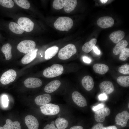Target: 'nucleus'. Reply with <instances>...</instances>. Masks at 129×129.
<instances>
[{
    "instance_id": "nucleus-18",
    "label": "nucleus",
    "mask_w": 129,
    "mask_h": 129,
    "mask_svg": "<svg viewBox=\"0 0 129 129\" xmlns=\"http://www.w3.org/2000/svg\"><path fill=\"white\" fill-rule=\"evenodd\" d=\"M124 32L121 30L114 31L109 35L110 39L114 43H117L120 41L124 37Z\"/></svg>"
},
{
    "instance_id": "nucleus-37",
    "label": "nucleus",
    "mask_w": 129,
    "mask_h": 129,
    "mask_svg": "<svg viewBox=\"0 0 129 129\" xmlns=\"http://www.w3.org/2000/svg\"><path fill=\"white\" fill-rule=\"evenodd\" d=\"M91 129H106V127L103 126L102 124L98 123L94 125Z\"/></svg>"
},
{
    "instance_id": "nucleus-40",
    "label": "nucleus",
    "mask_w": 129,
    "mask_h": 129,
    "mask_svg": "<svg viewBox=\"0 0 129 129\" xmlns=\"http://www.w3.org/2000/svg\"><path fill=\"white\" fill-rule=\"evenodd\" d=\"M83 60L85 63H90L91 61V59L86 56H84L83 57Z\"/></svg>"
},
{
    "instance_id": "nucleus-46",
    "label": "nucleus",
    "mask_w": 129,
    "mask_h": 129,
    "mask_svg": "<svg viewBox=\"0 0 129 129\" xmlns=\"http://www.w3.org/2000/svg\"><path fill=\"white\" fill-rule=\"evenodd\" d=\"M129 103H128V108H129Z\"/></svg>"
},
{
    "instance_id": "nucleus-32",
    "label": "nucleus",
    "mask_w": 129,
    "mask_h": 129,
    "mask_svg": "<svg viewBox=\"0 0 129 129\" xmlns=\"http://www.w3.org/2000/svg\"><path fill=\"white\" fill-rule=\"evenodd\" d=\"M129 57V48H125L120 53L119 59L121 60H126Z\"/></svg>"
},
{
    "instance_id": "nucleus-5",
    "label": "nucleus",
    "mask_w": 129,
    "mask_h": 129,
    "mask_svg": "<svg viewBox=\"0 0 129 129\" xmlns=\"http://www.w3.org/2000/svg\"><path fill=\"white\" fill-rule=\"evenodd\" d=\"M41 113L43 114L52 116L56 115L59 112L60 108L57 105L52 103H48L40 107Z\"/></svg>"
},
{
    "instance_id": "nucleus-13",
    "label": "nucleus",
    "mask_w": 129,
    "mask_h": 129,
    "mask_svg": "<svg viewBox=\"0 0 129 129\" xmlns=\"http://www.w3.org/2000/svg\"><path fill=\"white\" fill-rule=\"evenodd\" d=\"M42 83V81L40 79L34 77L27 78L24 82V85L26 87L33 88L40 86Z\"/></svg>"
},
{
    "instance_id": "nucleus-41",
    "label": "nucleus",
    "mask_w": 129,
    "mask_h": 129,
    "mask_svg": "<svg viewBox=\"0 0 129 129\" xmlns=\"http://www.w3.org/2000/svg\"><path fill=\"white\" fill-rule=\"evenodd\" d=\"M69 129H84L81 126H73L70 128Z\"/></svg>"
},
{
    "instance_id": "nucleus-9",
    "label": "nucleus",
    "mask_w": 129,
    "mask_h": 129,
    "mask_svg": "<svg viewBox=\"0 0 129 129\" xmlns=\"http://www.w3.org/2000/svg\"><path fill=\"white\" fill-rule=\"evenodd\" d=\"M111 113L110 109L107 107H104L97 111L94 114L95 120L98 122H102L105 120L106 116L109 115Z\"/></svg>"
},
{
    "instance_id": "nucleus-42",
    "label": "nucleus",
    "mask_w": 129,
    "mask_h": 129,
    "mask_svg": "<svg viewBox=\"0 0 129 129\" xmlns=\"http://www.w3.org/2000/svg\"><path fill=\"white\" fill-rule=\"evenodd\" d=\"M94 52L97 54H99L100 53V51L96 47H94L93 48Z\"/></svg>"
},
{
    "instance_id": "nucleus-19",
    "label": "nucleus",
    "mask_w": 129,
    "mask_h": 129,
    "mask_svg": "<svg viewBox=\"0 0 129 129\" xmlns=\"http://www.w3.org/2000/svg\"><path fill=\"white\" fill-rule=\"evenodd\" d=\"M38 50V49L36 48L27 53L22 59V63L24 64H26L32 61L36 57Z\"/></svg>"
},
{
    "instance_id": "nucleus-36",
    "label": "nucleus",
    "mask_w": 129,
    "mask_h": 129,
    "mask_svg": "<svg viewBox=\"0 0 129 129\" xmlns=\"http://www.w3.org/2000/svg\"><path fill=\"white\" fill-rule=\"evenodd\" d=\"M55 123L52 121L50 124H47L43 128V129H58L55 126Z\"/></svg>"
},
{
    "instance_id": "nucleus-31",
    "label": "nucleus",
    "mask_w": 129,
    "mask_h": 129,
    "mask_svg": "<svg viewBox=\"0 0 129 129\" xmlns=\"http://www.w3.org/2000/svg\"><path fill=\"white\" fill-rule=\"evenodd\" d=\"M66 1V0H54L53 3V6L56 9H60L64 7Z\"/></svg>"
},
{
    "instance_id": "nucleus-30",
    "label": "nucleus",
    "mask_w": 129,
    "mask_h": 129,
    "mask_svg": "<svg viewBox=\"0 0 129 129\" xmlns=\"http://www.w3.org/2000/svg\"><path fill=\"white\" fill-rule=\"evenodd\" d=\"M13 1L18 5L23 8L27 9L30 7V4L27 0H14Z\"/></svg>"
},
{
    "instance_id": "nucleus-2",
    "label": "nucleus",
    "mask_w": 129,
    "mask_h": 129,
    "mask_svg": "<svg viewBox=\"0 0 129 129\" xmlns=\"http://www.w3.org/2000/svg\"><path fill=\"white\" fill-rule=\"evenodd\" d=\"M64 71L63 67L60 64H55L45 69L43 74L45 77L52 78L61 75Z\"/></svg>"
},
{
    "instance_id": "nucleus-35",
    "label": "nucleus",
    "mask_w": 129,
    "mask_h": 129,
    "mask_svg": "<svg viewBox=\"0 0 129 129\" xmlns=\"http://www.w3.org/2000/svg\"><path fill=\"white\" fill-rule=\"evenodd\" d=\"M9 100L7 96L3 95L1 97V102L3 107L6 108L8 106Z\"/></svg>"
},
{
    "instance_id": "nucleus-38",
    "label": "nucleus",
    "mask_w": 129,
    "mask_h": 129,
    "mask_svg": "<svg viewBox=\"0 0 129 129\" xmlns=\"http://www.w3.org/2000/svg\"><path fill=\"white\" fill-rule=\"evenodd\" d=\"M104 104L103 103H101L98 104L97 105L93 106L92 108V109L94 111H97L104 107Z\"/></svg>"
},
{
    "instance_id": "nucleus-8",
    "label": "nucleus",
    "mask_w": 129,
    "mask_h": 129,
    "mask_svg": "<svg viewBox=\"0 0 129 129\" xmlns=\"http://www.w3.org/2000/svg\"><path fill=\"white\" fill-rule=\"evenodd\" d=\"M129 119V113L127 111H124L118 114L115 118L116 124L124 127L126 125Z\"/></svg>"
},
{
    "instance_id": "nucleus-24",
    "label": "nucleus",
    "mask_w": 129,
    "mask_h": 129,
    "mask_svg": "<svg viewBox=\"0 0 129 129\" xmlns=\"http://www.w3.org/2000/svg\"><path fill=\"white\" fill-rule=\"evenodd\" d=\"M97 42V39L94 38L86 42L82 47V51L86 53L89 52L95 47Z\"/></svg>"
},
{
    "instance_id": "nucleus-6",
    "label": "nucleus",
    "mask_w": 129,
    "mask_h": 129,
    "mask_svg": "<svg viewBox=\"0 0 129 129\" xmlns=\"http://www.w3.org/2000/svg\"><path fill=\"white\" fill-rule=\"evenodd\" d=\"M18 24L24 31L27 32H31L34 27L33 22L29 18L26 17H21L17 20Z\"/></svg>"
},
{
    "instance_id": "nucleus-34",
    "label": "nucleus",
    "mask_w": 129,
    "mask_h": 129,
    "mask_svg": "<svg viewBox=\"0 0 129 129\" xmlns=\"http://www.w3.org/2000/svg\"><path fill=\"white\" fill-rule=\"evenodd\" d=\"M118 70L120 73L124 74H129V65L127 64L123 65L119 68Z\"/></svg>"
},
{
    "instance_id": "nucleus-33",
    "label": "nucleus",
    "mask_w": 129,
    "mask_h": 129,
    "mask_svg": "<svg viewBox=\"0 0 129 129\" xmlns=\"http://www.w3.org/2000/svg\"><path fill=\"white\" fill-rule=\"evenodd\" d=\"M0 5L5 8H11L14 6V3L12 0H0Z\"/></svg>"
},
{
    "instance_id": "nucleus-26",
    "label": "nucleus",
    "mask_w": 129,
    "mask_h": 129,
    "mask_svg": "<svg viewBox=\"0 0 129 129\" xmlns=\"http://www.w3.org/2000/svg\"><path fill=\"white\" fill-rule=\"evenodd\" d=\"M9 27L10 30L14 33L18 34H22L24 30L18 24L15 22H11L9 25Z\"/></svg>"
},
{
    "instance_id": "nucleus-17",
    "label": "nucleus",
    "mask_w": 129,
    "mask_h": 129,
    "mask_svg": "<svg viewBox=\"0 0 129 129\" xmlns=\"http://www.w3.org/2000/svg\"><path fill=\"white\" fill-rule=\"evenodd\" d=\"M61 82L58 80H55L51 81L45 87V91L48 93H52L56 90L60 86Z\"/></svg>"
},
{
    "instance_id": "nucleus-7",
    "label": "nucleus",
    "mask_w": 129,
    "mask_h": 129,
    "mask_svg": "<svg viewBox=\"0 0 129 129\" xmlns=\"http://www.w3.org/2000/svg\"><path fill=\"white\" fill-rule=\"evenodd\" d=\"M16 71L13 69H10L4 72L2 75L0 81L3 85L8 84L14 81L16 77Z\"/></svg>"
},
{
    "instance_id": "nucleus-45",
    "label": "nucleus",
    "mask_w": 129,
    "mask_h": 129,
    "mask_svg": "<svg viewBox=\"0 0 129 129\" xmlns=\"http://www.w3.org/2000/svg\"><path fill=\"white\" fill-rule=\"evenodd\" d=\"M108 0H100V1L103 4H104L106 3L108 1Z\"/></svg>"
},
{
    "instance_id": "nucleus-44",
    "label": "nucleus",
    "mask_w": 129,
    "mask_h": 129,
    "mask_svg": "<svg viewBox=\"0 0 129 129\" xmlns=\"http://www.w3.org/2000/svg\"><path fill=\"white\" fill-rule=\"evenodd\" d=\"M0 129H8L7 125L5 124L3 126H0Z\"/></svg>"
},
{
    "instance_id": "nucleus-16",
    "label": "nucleus",
    "mask_w": 129,
    "mask_h": 129,
    "mask_svg": "<svg viewBox=\"0 0 129 129\" xmlns=\"http://www.w3.org/2000/svg\"><path fill=\"white\" fill-rule=\"evenodd\" d=\"M81 84L83 87L87 91L91 90L94 86V82L92 78L90 76H85L81 80Z\"/></svg>"
},
{
    "instance_id": "nucleus-25",
    "label": "nucleus",
    "mask_w": 129,
    "mask_h": 129,
    "mask_svg": "<svg viewBox=\"0 0 129 129\" xmlns=\"http://www.w3.org/2000/svg\"><path fill=\"white\" fill-rule=\"evenodd\" d=\"M11 46L8 43L3 45L1 48V51L5 54L6 60H10L11 58Z\"/></svg>"
},
{
    "instance_id": "nucleus-39",
    "label": "nucleus",
    "mask_w": 129,
    "mask_h": 129,
    "mask_svg": "<svg viewBox=\"0 0 129 129\" xmlns=\"http://www.w3.org/2000/svg\"><path fill=\"white\" fill-rule=\"evenodd\" d=\"M107 96L106 95L102 93L100 94L98 96V98L100 101H103L107 99Z\"/></svg>"
},
{
    "instance_id": "nucleus-4",
    "label": "nucleus",
    "mask_w": 129,
    "mask_h": 129,
    "mask_svg": "<svg viewBox=\"0 0 129 129\" xmlns=\"http://www.w3.org/2000/svg\"><path fill=\"white\" fill-rule=\"evenodd\" d=\"M36 43L32 40H26L22 41L18 44L17 48L21 53L27 54L35 49Z\"/></svg>"
},
{
    "instance_id": "nucleus-23",
    "label": "nucleus",
    "mask_w": 129,
    "mask_h": 129,
    "mask_svg": "<svg viewBox=\"0 0 129 129\" xmlns=\"http://www.w3.org/2000/svg\"><path fill=\"white\" fill-rule=\"evenodd\" d=\"M77 4V0H66L64 7V11L67 13L70 12L74 9Z\"/></svg>"
},
{
    "instance_id": "nucleus-21",
    "label": "nucleus",
    "mask_w": 129,
    "mask_h": 129,
    "mask_svg": "<svg viewBox=\"0 0 129 129\" xmlns=\"http://www.w3.org/2000/svg\"><path fill=\"white\" fill-rule=\"evenodd\" d=\"M128 42L125 40H122L117 44L113 49V52L115 55L119 54L122 50L126 48Z\"/></svg>"
},
{
    "instance_id": "nucleus-1",
    "label": "nucleus",
    "mask_w": 129,
    "mask_h": 129,
    "mask_svg": "<svg viewBox=\"0 0 129 129\" xmlns=\"http://www.w3.org/2000/svg\"><path fill=\"white\" fill-rule=\"evenodd\" d=\"M73 22L70 18L67 16L59 17L54 22V25L57 30L61 31H68L72 27Z\"/></svg>"
},
{
    "instance_id": "nucleus-14",
    "label": "nucleus",
    "mask_w": 129,
    "mask_h": 129,
    "mask_svg": "<svg viewBox=\"0 0 129 129\" xmlns=\"http://www.w3.org/2000/svg\"><path fill=\"white\" fill-rule=\"evenodd\" d=\"M25 123L28 129H38L39 123L37 119L34 116L28 115L25 118Z\"/></svg>"
},
{
    "instance_id": "nucleus-12",
    "label": "nucleus",
    "mask_w": 129,
    "mask_h": 129,
    "mask_svg": "<svg viewBox=\"0 0 129 129\" xmlns=\"http://www.w3.org/2000/svg\"><path fill=\"white\" fill-rule=\"evenodd\" d=\"M99 88L102 93L106 95L112 93L114 89L113 83L108 81H103L99 85Z\"/></svg>"
},
{
    "instance_id": "nucleus-20",
    "label": "nucleus",
    "mask_w": 129,
    "mask_h": 129,
    "mask_svg": "<svg viewBox=\"0 0 129 129\" xmlns=\"http://www.w3.org/2000/svg\"><path fill=\"white\" fill-rule=\"evenodd\" d=\"M93 68L95 73L101 75L105 74L109 70V68L107 65L102 64H95Z\"/></svg>"
},
{
    "instance_id": "nucleus-11",
    "label": "nucleus",
    "mask_w": 129,
    "mask_h": 129,
    "mask_svg": "<svg viewBox=\"0 0 129 129\" xmlns=\"http://www.w3.org/2000/svg\"><path fill=\"white\" fill-rule=\"evenodd\" d=\"M72 97L74 102L78 106L84 107L87 105L85 98L79 92L75 91L72 93Z\"/></svg>"
},
{
    "instance_id": "nucleus-22",
    "label": "nucleus",
    "mask_w": 129,
    "mask_h": 129,
    "mask_svg": "<svg viewBox=\"0 0 129 129\" xmlns=\"http://www.w3.org/2000/svg\"><path fill=\"white\" fill-rule=\"evenodd\" d=\"M59 48L56 46H54L47 49L45 51V58L46 60L52 58L58 53Z\"/></svg>"
},
{
    "instance_id": "nucleus-43",
    "label": "nucleus",
    "mask_w": 129,
    "mask_h": 129,
    "mask_svg": "<svg viewBox=\"0 0 129 129\" xmlns=\"http://www.w3.org/2000/svg\"><path fill=\"white\" fill-rule=\"evenodd\" d=\"M106 129H118L117 127L115 126H112L106 127Z\"/></svg>"
},
{
    "instance_id": "nucleus-10",
    "label": "nucleus",
    "mask_w": 129,
    "mask_h": 129,
    "mask_svg": "<svg viewBox=\"0 0 129 129\" xmlns=\"http://www.w3.org/2000/svg\"><path fill=\"white\" fill-rule=\"evenodd\" d=\"M114 22V20L112 17L109 16H104L98 19L97 24L101 27L106 28L113 26Z\"/></svg>"
},
{
    "instance_id": "nucleus-15",
    "label": "nucleus",
    "mask_w": 129,
    "mask_h": 129,
    "mask_svg": "<svg viewBox=\"0 0 129 129\" xmlns=\"http://www.w3.org/2000/svg\"><path fill=\"white\" fill-rule=\"evenodd\" d=\"M51 100V96L48 94H45L38 96L34 99L36 104L39 106H43L48 103Z\"/></svg>"
},
{
    "instance_id": "nucleus-28",
    "label": "nucleus",
    "mask_w": 129,
    "mask_h": 129,
    "mask_svg": "<svg viewBox=\"0 0 129 129\" xmlns=\"http://www.w3.org/2000/svg\"><path fill=\"white\" fill-rule=\"evenodd\" d=\"M117 83L122 86L128 87L129 86V76H119L117 78Z\"/></svg>"
},
{
    "instance_id": "nucleus-29",
    "label": "nucleus",
    "mask_w": 129,
    "mask_h": 129,
    "mask_svg": "<svg viewBox=\"0 0 129 129\" xmlns=\"http://www.w3.org/2000/svg\"><path fill=\"white\" fill-rule=\"evenodd\" d=\"M8 129H21L20 123L18 121L12 122L10 119H7L6 121Z\"/></svg>"
},
{
    "instance_id": "nucleus-27",
    "label": "nucleus",
    "mask_w": 129,
    "mask_h": 129,
    "mask_svg": "<svg viewBox=\"0 0 129 129\" xmlns=\"http://www.w3.org/2000/svg\"><path fill=\"white\" fill-rule=\"evenodd\" d=\"M55 124L58 129H65L68 126V121L65 118L59 117L56 120Z\"/></svg>"
},
{
    "instance_id": "nucleus-3",
    "label": "nucleus",
    "mask_w": 129,
    "mask_h": 129,
    "mask_svg": "<svg viewBox=\"0 0 129 129\" xmlns=\"http://www.w3.org/2000/svg\"><path fill=\"white\" fill-rule=\"evenodd\" d=\"M77 49L75 46L72 44L67 45L60 49L58 57L62 60L68 59L76 53Z\"/></svg>"
}]
</instances>
